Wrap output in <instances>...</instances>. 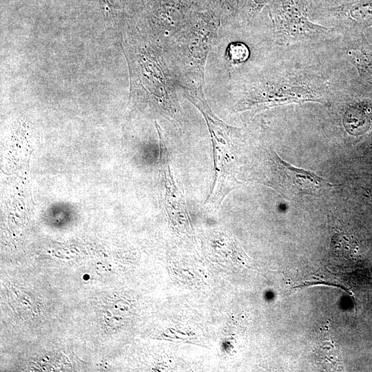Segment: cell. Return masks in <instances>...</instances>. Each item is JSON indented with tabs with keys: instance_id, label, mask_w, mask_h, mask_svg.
<instances>
[{
	"instance_id": "obj_13",
	"label": "cell",
	"mask_w": 372,
	"mask_h": 372,
	"mask_svg": "<svg viewBox=\"0 0 372 372\" xmlns=\"http://www.w3.org/2000/svg\"><path fill=\"white\" fill-rule=\"evenodd\" d=\"M105 14L114 19L122 15L125 12V4L124 0H99Z\"/></svg>"
},
{
	"instance_id": "obj_8",
	"label": "cell",
	"mask_w": 372,
	"mask_h": 372,
	"mask_svg": "<svg viewBox=\"0 0 372 372\" xmlns=\"http://www.w3.org/2000/svg\"><path fill=\"white\" fill-rule=\"evenodd\" d=\"M159 138V176L162 185V201L171 220L178 225H187L188 214L183 185L173 169L163 132L155 121Z\"/></svg>"
},
{
	"instance_id": "obj_2",
	"label": "cell",
	"mask_w": 372,
	"mask_h": 372,
	"mask_svg": "<svg viewBox=\"0 0 372 372\" xmlns=\"http://www.w3.org/2000/svg\"><path fill=\"white\" fill-rule=\"evenodd\" d=\"M228 19L216 0H205L163 45L167 64L181 94L204 92L208 54L222 22Z\"/></svg>"
},
{
	"instance_id": "obj_9",
	"label": "cell",
	"mask_w": 372,
	"mask_h": 372,
	"mask_svg": "<svg viewBox=\"0 0 372 372\" xmlns=\"http://www.w3.org/2000/svg\"><path fill=\"white\" fill-rule=\"evenodd\" d=\"M310 18L323 25L337 27L343 34L362 32L372 26V0H355L333 7L313 8Z\"/></svg>"
},
{
	"instance_id": "obj_14",
	"label": "cell",
	"mask_w": 372,
	"mask_h": 372,
	"mask_svg": "<svg viewBox=\"0 0 372 372\" xmlns=\"http://www.w3.org/2000/svg\"><path fill=\"white\" fill-rule=\"evenodd\" d=\"M223 8L229 19H234L238 12L240 0H216Z\"/></svg>"
},
{
	"instance_id": "obj_15",
	"label": "cell",
	"mask_w": 372,
	"mask_h": 372,
	"mask_svg": "<svg viewBox=\"0 0 372 372\" xmlns=\"http://www.w3.org/2000/svg\"><path fill=\"white\" fill-rule=\"evenodd\" d=\"M311 9H313L336 6L344 3L345 0H311Z\"/></svg>"
},
{
	"instance_id": "obj_7",
	"label": "cell",
	"mask_w": 372,
	"mask_h": 372,
	"mask_svg": "<svg viewBox=\"0 0 372 372\" xmlns=\"http://www.w3.org/2000/svg\"><path fill=\"white\" fill-rule=\"evenodd\" d=\"M267 185L273 187L287 196L316 195L329 189L332 185L320 176L296 167L278 156L272 149L268 151Z\"/></svg>"
},
{
	"instance_id": "obj_16",
	"label": "cell",
	"mask_w": 372,
	"mask_h": 372,
	"mask_svg": "<svg viewBox=\"0 0 372 372\" xmlns=\"http://www.w3.org/2000/svg\"><path fill=\"white\" fill-rule=\"evenodd\" d=\"M355 1V0H345L344 3H347V2H350V1Z\"/></svg>"
},
{
	"instance_id": "obj_1",
	"label": "cell",
	"mask_w": 372,
	"mask_h": 372,
	"mask_svg": "<svg viewBox=\"0 0 372 372\" xmlns=\"http://www.w3.org/2000/svg\"><path fill=\"white\" fill-rule=\"evenodd\" d=\"M316 48L284 49V59L249 73L236 90V112L253 114L292 103L331 102L344 85L313 52Z\"/></svg>"
},
{
	"instance_id": "obj_10",
	"label": "cell",
	"mask_w": 372,
	"mask_h": 372,
	"mask_svg": "<svg viewBox=\"0 0 372 372\" xmlns=\"http://www.w3.org/2000/svg\"><path fill=\"white\" fill-rule=\"evenodd\" d=\"M338 43L348 60L356 68L361 80L372 85V45L362 32L344 33Z\"/></svg>"
},
{
	"instance_id": "obj_5",
	"label": "cell",
	"mask_w": 372,
	"mask_h": 372,
	"mask_svg": "<svg viewBox=\"0 0 372 372\" xmlns=\"http://www.w3.org/2000/svg\"><path fill=\"white\" fill-rule=\"evenodd\" d=\"M135 74L142 92L150 104L168 121L183 127L184 114L178 100V87L167 64L162 46L134 48Z\"/></svg>"
},
{
	"instance_id": "obj_11",
	"label": "cell",
	"mask_w": 372,
	"mask_h": 372,
	"mask_svg": "<svg viewBox=\"0 0 372 372\" xmlns=\"http://www.w3.org/2000/svg\"><path fill=\"white\" fill-rule=\"evenodd\" d=\"M271 0H240L237 19L241 25H250Z\"/></svg>"
},
{
	"instance_id": "obj_6",
	"label": "cell",
	"mask_w": 372,
	"mask_h": 372,
	"mask_svg": "<svg viewBox=\"0 0 372 372\" xmlns=\"http://www.w3.org/2000/svg\"><path fill=\"white\" fill-rule=\"evenodd\" d=\"M127 1V0H124ZM162 46L187 23L205 0H129Z\"/></svg>"
},
{
	"instance_id": "obj_3",
	"label": "cell",
	"mask_w": 372,
	"mask_h": 372,
	"mask_svg": "<svg viewBox=\"0 0 372 372\" xmlns=\"http://www.w3.org/2000/svg\"><path fill=\"white\" fill-rule=\"evenodd\" d=\"M181 94L202 114L210 134L214 176L204 204L208 207L217 208L225 197L241 184L237 178V146L240 130L227 124L212 111L204 92Z\"/></svg>"
},
{
	"instance_id": "obj_12",
	"label": "cell",
	"mask_w": 372,
	"mask_h": 372,
	"mask_svg": "<svg viewBox=\"0 0 372 372\" xmlns=\"http://www.w3.org/2000/svg\"><path fill=\"white\" fill-rule=\"evenodd\" d=\"M226 56L230 63L233 65L240 64L245 63L248 59L249 50L245 43L234 42L229 45Z\"/></svg>"
},
{
	"instance_id": "obj_4",
	"label": "cell",
	"mask_w": 372,
	"mask_h": 372,
	"mask_svg": "<svg viewBox=\"0 0 372 372\" xmlns=\"http://www.w3.org/2000/svg\"><path fill=\"white\" fill-rule=\"evenodd\" d=\"M311 0H271L266 6L278 49L334 45L342 37L340 28L311 19Z\"/></svg>"
}]
</instances>
